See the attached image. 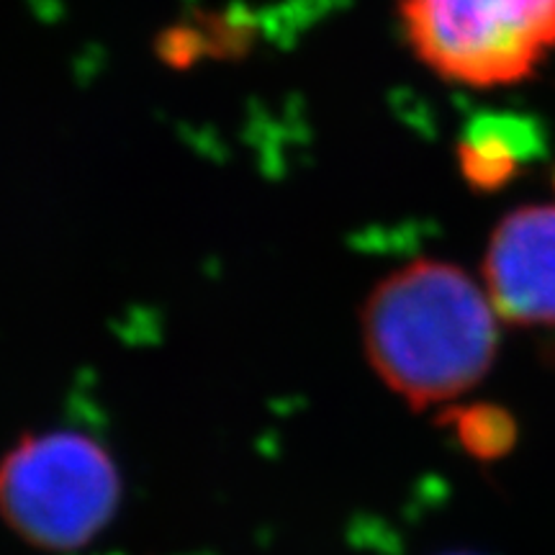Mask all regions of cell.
Masks as SVG:
<instances>
[{"mask_svg":"<svg viewBox=\"0 0 555 555\" xmlns=\"http://www.w3.org/2000/svg\"><path fill=\"white\" fill-rule=\"evenodd\" d=\"M119 502V468L88 435H24L0 461V517L41 551L88 545L114 519Z\"/></svg>","mask_w":555,"mask_h":555,"instance_id":"obj_2","label":"cell"},{"mask_svg":"<svg viewBox=\"0 0 555 555\" xmlns=\"http://www.w3.org/2000/svg\"><path fill=\"white\" fill-rule=\"evenodd\" d=\"M463 450L478 461H496L515 446V420L494 404H474L448 414Z\"/></svg>","mask_w":555,"mask_h":555,"instance_id":"obj_6","label":"cell"},{"mask_svg":"<svg viewBox=\"0 0 555 555\" xmlns=\"http://www.w3.org/2000/svg\"><path fill=\"white\" fill-rule=\"evenodd\" d=\"M416 57L470 88L512 86L555 47V0H399Z\"/></svg>","mask_w":555,"mask_h":555,"instance_id":"obj_3","label":"cell"},{"mask_svg":"<svg viewBox=\"0 0 555 555\" xmlns=\"http://www.w3.org/2000/svg\"><path fill=\"white\" fill-rule=\"evenodd\" d=\"M496 309L466 270L414 260L386 275L360 309V337L378 378L409 406L442 404L494 363Z\"/></svg>","mask_w":555,"mask_h":555,"instance_id":"obj_1","label":"cell"},{"mask_svg":"<svg viewBox=\"0 0 555 555\" xmlns=\"http://www.w3.org/2000/svg\"><path fill=\"white\" fill-rule=\"evenodd\" d=\"M486 294L517 327L555 324V206H525L499 221L483 260Z\"/></svg>","mask_w":555,"mask_h":555,"instance_id":"obj_4","label":"cell"},{"mask_svg":"<svg viewBox=\"0 0 555 555\" xmlns=\"http://www.w3.org/2000/svg\"><path fill=\"white\" fill-rule=\"evenodd\" d=\"M512 144L515 137L506 134L502 124L470 129L466 142L461 144V165L470 183L478 189H496L509 180L519 163L517 147Z\"/></svg>","mask_w":555,"mask_h":555,"instance_id":"obj_5","label":"cell"}]
</instances>
